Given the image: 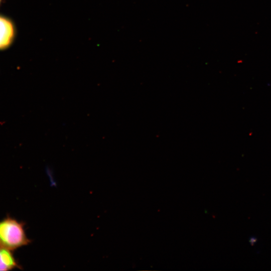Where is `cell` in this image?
Wrapping results in <instances>:
<instances>
[{
    "instance_id": "cell-1",
    "label": "cell",
    "mask_w": 271,
    "mask_h": 271,
    "mask_svg": "<svg viewBox=\"0 0 271 271\" xmlns=\"http://www.w3.org/2000/svg\"><path fill=\"white\" fill-rule=\"evenodd\" d=\"M24 226V223L9 216L0 220V246L13 251L30 244Z\"/></svg>"
},
{
    "instance_id": "cell-2",
    "label": "cell",
    "mask_w": 271,
    "mask_h": 271,
    "mask_svg": "<svg viewBox=\"0 0 271 271\" xmlns=\"http://www.w3.org/2000/svg\"><path fill=\"white\" fill-rule=\"evenodd\" d=\"M17 35L16 25L10 17L0 14V51L9 49Z\"/></svg>"
},
{
    "instance_id": "cell-3",
    "label": "cell",
    "mask_w": 271,
    "mask_h": 271,
    "mask_svg": "<svg viewBox=\"0 0 271 271\" xmlns=\"http://www.w3.org/2000/svg\"><path fill=\"white\" fill-rule=\"evenodd\" d=\"M15 268L22 269V266L15 257L13 250L0 246V270Z\"/></svg>"
},
{
    "instance_id": "cell-4",
    "label": "cell",
    "mask_w": 271,
    "mask_h": 271,
    "mask_svg": "<svg viewBox=\"0 0 271 271\" xmlns=\"http://www.w3.org/2000/svg\"><path fill=\"white\" fill-rule=\"evenodd\" d=\"M4 0H0V7L2 6Z\"/></svg>"
}]
</instances>
